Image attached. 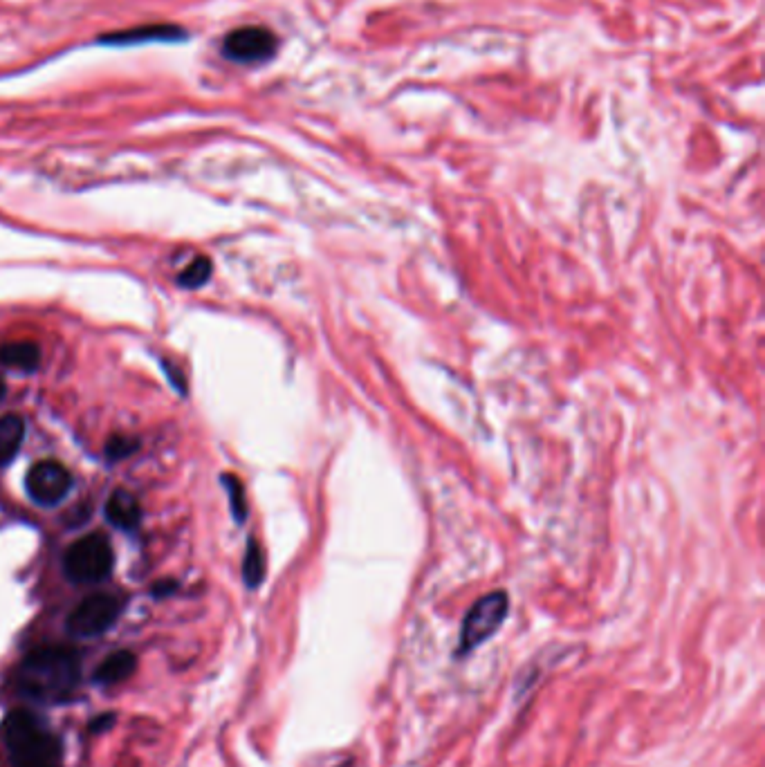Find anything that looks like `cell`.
I'll return each instance as SVG.
<instances>
[{
	"instance_id": "obj_18",
	"label": "cell",
	"mask_w": 765,
	"mask_h": 767,
	"mask_svg": "<svg viewBox=\"0 0 765 767\" xmlns=\"http://www.w3.org/2000/svg\"><path fill=\"white\" fill-rule=\"evenodd\" d=\"M5 391H7V388H5V382L0 380V400H3V397H5Z\"/></svg>"
},
{
	"instance_id": "obj_19",
	"label": "cell",
	"mask_w": 765,
	"mask_h": 767,
	"mask_svg": "<svg viewBox=\"0 0 765 767\" xmlns=\"http://www.w3.org/2000/svg\"><path fill=\"white\" fill-rule=\"evenodd\" d=\"M16 767H59V765H16Z\"/></svg>"
},
{
	"instance_id": "obj_5",
	"label": "cell",
	"mask_w": 765,
	"mask_h": 767,
	"mask_svg": "<svg viewBox=\"0 0 765 767\" xmlns=\"http://www.w3.org/2000/svg\"><path fill=\"white\" fill-rule=\"evenodd\" d=\"M279 41L274 32L261 25H245L229 32L223 39V57L238 66H261L270 61Z\"/></svg>"
},
{
	"instance_id": "obj_10",
	"label": "cell",
	"mask_w": 765,
	"mask_h": 767,
	"mask_svg": "<svg viewBox=\"0 0 765 767\" xmlns=\"http://www.w3.org/2000/svg\"><path fill=\"white\" fill-rule=\"evenodd\" d=\"M41 350L32 341H12V344L0 346V366L12 368V371L32 373L39 368Z\"/></svg>"
},
{
	"instance_id": "obj_16",
	"label": "cell",
	"mask_w": 765,
	"mask_h": 767,
	"mask_svg": "<svg viewBox=\"0 0 765 767\" xmlns=\"http://www.w3.org/2000/svg\"><path fill=\"white\" fill-rule=\"evenodd\" d=\"M137 447H140L137 445V440L115 436V438H110V442L106 445V456L110 460H122V458L131 456Z\"/></svg>"
},
{
	"instance_id": "obj_2",
	"label": "cell",
	"mask_w": 765,
	"mask_h": 767,
	"mask_svg": "<svg viewBox=\"0 0 765 767\" xmlns=\"http://www.w3.org/2000/svg\"><path fill=\"white\" fill-rule=\"evenodd\" d=\"M5 745L16 765H59L61 743L30 711H12L3 725Z\"/></svg>"
},
{
	"instance_id": "obj_17",
	"label": "cell",
	"mask_w": 765,
	"mask_h": 767,
	"mask_svg": "<svg viewBox=\"0 0 765 767\" xmlns=\"http://www.w3.org/2000/svg\"><path fill=\"white\" fill-rule=\"evenodd\" d=\"M173 588H175V584H160V586H155L153 593H155V595H162V593H164V595H169Z\"/></svg>"
},
{
	"instance_id": "obj_3",
	"label": "cell",
	"mask_w": 765,
	"mask_h": 767,
	"mask_svg": "<svg viewBox=\"0 0 765 767\" xmlns=\"http://www.w3.org/2000/svg\"><path fill=\"white\" fill-rule=\"evenodd\" d=\"M508 613L510 597L508 593H503V590H494V593H487L485 597L478 599V602L469 608V613L463 619V626H460L458 646L454 653L456 658H465V655L476 651L478 646H483L490 637H494L505 619H508Z\"/></svg>"
},
{
	"instance_id": "obj_8",
	"label": "cell",
	"mask_w": 765,
	"mask_h": 767,
	"mask_svg": "<svg viewBox=\"0 0 765 767\" xmlns=\"http://www.w3.org/2000/svg\"><path fill=\"white\" fill-rule=\"evenodd\" d=\"M187 39V32L180 25L171 23H153L131 27V30L110 32L101 36L99 45H113V48H128V45H144V43H180Z\"/></svg>"
},
{
	"instance_id": "obj_6",
	"label": "cell",
	"mask_w": 765,
	"mask_h": 767,
	"mask_svg": "<svg viewBox=\"0 0 765 767\" xmlns=\"http://www.w3.org/2000/svg\"><path fill=\"white\" fill-rule=\"evenodd\" d=\"M119 613H122V602L117 597L106 593L90 595L70 613L68 633L75 637H99L113 628Z\"/></svg>"
},
{
	"instance_id": "obj_4",
	"label": "cell",
	"mask_w": 765,
	"mask_h": 767,
	"mask_svg": "<svg viewBox=\"0 0 765 767\" xmlns=\"http://www.w3.org/2000/svg\"><path fill=\"white\" fill-rule=\"evenodd\" d=\"M115 554L104 534H88L75 541L63 557L66 577L75 584H99L113 572Z\"/></svg>"
},
{
	"instance_id": "obj_1",
	"label": "cell",
	"mask_w": 765,
	"mask_h": 767,
	"mask_svg": "<svg viewBox=\"0 0 765 767\" xmlns=\"http://www.w3.org/2000/svg\"><path fill=\"white\" fill-rule=\"evenodd\" d=\"M81 662L68 646H43L25 655L18 667V689L34 700H61L79 685Z\"/></svg>"
},
{
	"instance_id": "obj_7",
	"label": "cell",
	"mask_w": 765,
	"mask_h": 767,
	"mask_svg": "<svg viewBox=\"0 0 765 767\" xmlns=\"http://www.w3.org/2000/svg\"><path fill=\"white\" fill-rule=\"evenodd\" d=\"M72 478L57 460H41L30 467L25 476V489L34 503L52 507L68 496Z\"/></svg>"
},
{
	"instance_id": "obj_14",
	"label": "cell",
	"mask_w": 765,
	"mask_h": 767,
	"mask_svg": "<svg viewBox=\"0 0 765 767\" xmlns=\"http://www.w3.org/2000/svg\"><path fill=\"white\" fill-rule=\"evenodd\" d=\"M211 270H214V267H211L209 258H205V256L193 258V261L184 267V272L180 274V285H184V288H189V290H196V288H200V285H205L209 281Z\"/></svg>"
},
{
	"instance_id": "obj_11",
	"label": "cell",
	"mask_w": 765,
	"mask_h": 767,
	"mask_svg": "<svg viewBox=\"0 0 765 767\" xmlns=\"http://www.w3.org/2000/svg\"><path fill=\"white\" fill-rule=\"evenodd\" d=\"M137 660L131 651H117L110 653L108 658L99 664L95 671V680L99 685H117L126 678H131L135 673Z\"/></svg>"
},
{
	"instance_id": "obj_12",
	"label": "cell",
	"mask_w": 765,
	"mask_h": 767,
	"mask_svg": "<svg viewBox=\"0 0 765 767\" xmlns=\"http://www.w3.org/2000/svg\"><path fill=\"white\" fill-rule=\"evenodd\" d=\"M25 438V422L21 415H3L0 418V467L12 462L23 445Z\"/></svg>"
},
{
	"instance_id": "obj_13",
	"label": "cell",
	"mask_w": 765,
	"mask_h": 767,
	"mask_svg": "<svg viewBox=\"0 0 765 767\" xmlns=\"http://www.w3.org/2000/svg\"><path fill=\"white\" fill-rule=\"evenodd\" d=\"M265 577V557L261 545H258L254 539H250V545H247L245 559H243V579L247 588H258Z\"/></svg>"
},
{
	"instance_id": "obj_15",
	"label": "cell",
	"mask_w": 765,
	"mask_h": 767,
	"mask_svg": "<svg viewBox=\"0 0 765 767\" xmlns=\"http://www.w3.org/2000/svg\"><path fill=\"white\" fill-rule=\"evenodd\" d=\"M223 485L227 487V494H229V503H232V512H234V519L238 523L245 521L247 516V503H245V489H243V483L238 480L236 476H223Z\"/></svg>"
},
{
	"instance_id": "obj_9",
	"label": "cell",
	"mask_w": 765,
	"mask_h": 767,
	"mask_svg": "<svg viewBox=\"0 0 765 767\" xmlns=\"http://www.w3.org/2000/svg\"><path fill=\"white\" fill-rule=\"evenodd\" d=\"M106 519L119 530H135L142 521V507L131 492L117 489L106 503Z\"/></svg>"
}]
</instances>
